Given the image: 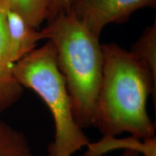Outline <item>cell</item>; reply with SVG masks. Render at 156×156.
<instances>
[{
  "mask_svg": "<svg viewBox=\"0 0 156 156\" xmlns=\"http://www.w3.org/2000/svg\"><path fill=\"white\" fill-rule=\"evenodd\" d=\"M119 156H141L139 152L134 150H124V151Z\"/></svg>",
  "mask_w": 156,
  "mask_h": 156,
  "instance_id": "obj_12",
  "label": "cell"
},
{
  "mask_svg": "<svg viewBox=\"0 0 156 156\" xmlns=\"http://www.w3.org/2000/svg\"><path fill=\"white\" fill-rule=\"evenodd\" d=\"M53 0H7L8 8L38 29L47 20Z\"/></svg>",
  "mask_w": 156,
  "mask_h": 156,
  "instance_id": "obj_9",
  "label": "cell"
},
{
  "mask_svg": "<svg viewBox=\"0 0 156 156\" xmlns=\"http://www.w3.org/2000/svg\"><path fill=\"white\" fill-rule=\"evenodd\" d=\"M7 0L0 2V112H5L20 100L23 87L13 73L15 64L12 60L7 34L6 15Z\"/></svg>",
  "mask_w": 156,
  "mask_h": 156,
  "instance_id": "obj_5",
  "label": "cell"
},
{
  "mask_svg": "<svg viewBox=\"0 0 156 156\" xmlns=\"http://www.w3.org/2000/svg\"><path fill=\"white\" fill-rule=\"evenodd\" d=\"M103 77L93 126L103 136L123 132L145 140L155 136L147 112L150 95L155 106L156 77L131 51L115 43L102 45Z\"/></svg>",
  "mask_w": 156,
  "mask_h": 156,
  "instance_id": "obj_1",
  "label": "cell"
},
{
  "mask_svg": "<svg viewBox=\"0 0 156 156\" xmlns=\"http://www.w3.org/2000/svg\"><path fill=\"white\" fill-rule=\"evenodd\" d=\"M56 48L57 64L65 79L75 121L82 129L93 125L103 77V53L99 38L73 12L58 15L42 29Z\"/></svg>",
  "mask_w": 156,
  "mask_h": 156,
  "instance_id": "obj_2",
  "label": "cell"
},
{
  "mask_svg": "<svg viewBox=\"0 0 156 156\" xmlns=\"http://www.w3.org/2000/svg\"><path fill=\"white\" fill-rule=\"evenodd\" d=\"M130 51L139 58L156 77V20L146 28Z\"/></svg>",
  "mask_w": 156,
  "mask_h": 156,
  "instance_id": "obj_10",
  "label": "cell"
},
{
  "mask_svg": "<svg viewBox=\"0 0 156 156\" xmlns=\"http://www.w3.org/2000/svg\"><path fill=\"white\" fill-rule=\"evenodd\" d=\"M156 0H75L72 12L80 23L100 38L111 23H122L144 7H155Z\"/></svg>",
  "mask_w": 156,
  "mask_h": 156,
  "instance_id": "obj_4",
  "label": "cell"
},
{
  "mask_svg": "<svg viewBox=\"0 0 156 156\" xmlns=\"http://www.w3.org/2000/svg\"><path fill=\"white\" fill-rule=\"evenodd\" d=\"M13 73L23 87L34 90L49 108L55 134L47 156H74L90 139L75 121L65 79L57 64L55 46L48 40L17 61Z\"/></svg>",
  "mask_w": 156,
  "mask_h": 156,
  "instance_id": "obj_3",
  "label": "cell"
},
{
  "mask_svg": "<svg viewBox=\"0 0 156 156\" xmlns=\"http://www.w3.org/2000/svg\"><path fill=\"white\" fill-rule=\"evenodd\" d=\"M84 156H105L116 150H134L142 156H156L155 136L142 140L131 136L124 138L116 136H103L98 141L90 142L86 146Z\"/></svg>",
  "mask_w": 156,
  "mask_h": 156,
  "instance_id": "obj_7",
  "label": "cell"
},
{
  "mask_svg": "<svg viewBox=\"0 0 156 156\" xmlns=\"http://www.w3.org/2000/svg\"><path fill=\"white\" fill-rule=\"evenodd\" d=\"M7 34L12 60L16 63L36 48L39 41L44 39L42 30L27 22L18 13L7 9L6 15Z\"/></svg>",
  "mask_w": 156,
  "mask_h": 156,
  "instance_id": "obj_6",
  "label": "cell"
},
{
  "mask_svg": "<svg viewBox=\"0 0 156 156\" xmlns=\"http://www.w3.org/2000/svg\"><path fill=\"white\" fill-rule=\"evenodd\" d=\"M2 1H3V0H0V2H2Z\"/></svg>",
  "mask_w": 156,
  "mask_h": 156,
  "instance_id": "obj_13",
  "label": "cell"
},
{
  "mask_svg": "<svg viewBox=\"0 0 156 156\" xmlns=\"http://www.w3.org/2000/svg\"><path fill=\"white\" fill-rule=\"evenodd\" d=\"M0 156H33L25 134L0 120Z\"/></svg>",
  "mask_w": 156,
  "mask_h": 156,
  "instance_id": "obj_8",
  "label": "cell"
},
{
  "mask_svg": "<svg viewBox=\"0 0 156 156\" xmlns=\"http://www.w3.org/2000/svg\"><path fill=\"white\" fill-rule=\"evenodd\" d=\"M75 0H53L47 18V22L58 15L69 13L72 10Z\"/></svg>",
  "mask_w": 156,
  "mask_h": 156,
  "instance_id": "obj_11",
  "label": "cell"
}]
</instances>
